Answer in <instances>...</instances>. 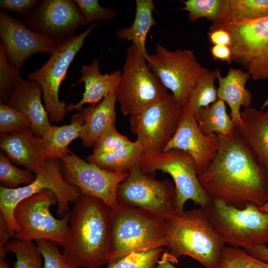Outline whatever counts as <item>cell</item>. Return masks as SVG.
<instances>
[{
  "mask_svg": "<svg viewBox=\"0 0 268 268\" xmlns=\"http://www.w3.org/2000/svg\"><path fill=\"white\" fill-rule=\"evenodd\" d=\"M218 81V99L226 102L231 110L230 117L235 127L241 124V106L245 109L250 107L253 97L246 84L251 76L241 68L230 67L225 76H222L219 69L214 70Z\"/></svg>",
  "mask_w": 268,
  "mask_h": 268,
  "instance_id": "7402d4cb",
  "label": "cell"
},
{
  "mask_svg": "<svg viewBox=\"0 0 268 268\" xmlns=\"http://www.w3.org/2000/svg\"><path fill=\"white\" fill-rule=\"evenodd\" d=\"M163 247L131 253L108 264L107 268H154L161 258Z\"/></svg>",
  "mask_w": 268,
  "mask_h": 268,
  "instance_id": "d6a6232c",
  "label": "cell"
},
{
  "mask_svg": "<svg viewBox=\"0 0 268 268\" xmlns=\"http://www.w3.org/2000/svg\"><path fill=\"white\" fill-rule=\"evenodd\" d=\"M99 61L95 60L90 65H83L80 69L81 76L75 83H84L82 98L78 103L67 106V111H80L84 104L95 106L110 93L116 92L122 72L116 70L111 73L102 74L99 70Z\"/></svg>",
  "mask_w": 268,
  "mask_h": 268,
  "instance_id": "44dd1931",
  "label": "cell"
},
{
  "mask_svg": "<svg viewBox=\"0 0 268 268\" xmlns=\"http://www.w3.org/2000/svg\"><path fill=\"white\" fill-rule=\"evenodd\" d=\"M31 128L27 118L8 104L0 102V133L12 134Z\"/></svg>",
  "mask_w": 268,
  "mask_h": 268,
  "instance_id": "74e56055",
  "label": "cell"
},
{
  "mask_svg": "<svg viewBox=\"0 0 268 268\" xmlns=\"http://www.w3.org/2000/svg\"><path fill=\"white\" fill-rule=\"evenodd\" d=\"M61 171L68 184L82 195L96 198L112 210L118 205L117 191L129 174L110 172L85 161L70 150L61 159Z\"/></svg>",
  "mask_w": 268,
  "mask_h": 268,
  "instance_id": "9a60e30c",
  "label": "cell"
},
{
  "mask_svg": "<svg viewBox=\"0 0 268 268\" xmlns=\"http://www.w3.org/2000/svg\"><path fill=\"white\" fill-rule=\"evenodd\" d=\"M33 172L27 169L22 170L13 165L3 153L0 154V181L3 187L17 188L20 185H28L35 179Z\"/></svg>",
  "mask_w": 268,
  "mask_h": 268,
  "instance_id": "836d02e7",
  "label": "cell"
},
{
  "mask_svg": "<svg viewBox=\"0 0 268 268\" xmlns=\"http://www.w3.org/2000/svg\"><path fill=\"white\" fill-rule=\"evenodd\" d=\"M9 252L16 257L13 268H44L43 257L33 241L18 239L9 241L0 250V257L4 258Z\"/></svg>",
  "mask_w": 268,
  "mask_h": 268,
  "instance_id": "4dcf8cb0",
  "label": "cell"
},
{
  "mask_svg": "<svg viewBox=\"0 0 268 268\" xmlns=\"http://www.w3.org/2000/svg\"><path fill=\"white\" fill-rule=\"evenodd\" d=\"M154 50L146 59L149 69L184 107L198 80L209 70L198 62L192 50L172 51L158 43Z\"/></svg>",
  "mask_w": 268,
  "mask_h": 268,
  "instance_id": "7c38bea8",
  "label": "cell"
},
{
  "mask_svg": "<svg viewBox=\"0 0 268 268\" xmlns=\"http://www.w3.org/2000/svg\"><path fill=\"white\" fill-rule=\"evenodd\" d=\"M210 52L213 59L219 60L230 64L232 62V54L230 47L224 45H212Z\"/></svg>",
  "mask_w": 268,
  "mask_h": 268,
  "instance_id": "7bdbcfd3",
  "label": "cell"
},
{
  "mask_svg": "<svg viewBox=\"0 0 268 268\" xmlns=\"http://www.w3.org/2000/svg\"><path fill=\"white\" fill-rule=\"evenodd\" d=\"M23 22L33 31L60 42L74 36L77 28L89 24L71 0H40Z\"/></svg>",
  "mask_w": 268,
  "mask_h": 268,
  "instance_id": "e0dca14e",
  "label": "cell"
},
{
  "mask_svg": "<svg viewBox=\"0 0 268 268\" xmlns=\"http://www.w3.org/2000/svg\"><path fill=\"white\" fill-rule=\"evenodd\" d=\"M259 208L262 211L268 213V201Z\"/></svg>",
  "mask_w": 268,
  "mask_h": 268,
  "instance_id": "c3c4849f",
  "label": "cell"
},
{
  "mask_svg": "<svg viewBox=\"0 0 268 268\" xmlns=\"http://www.w3.org/2000/svg\"><path fill=\"white\" fill-rule=\"evenodd\" d=\"M58 159H49L33 173L34 181L25 186L9 189L0 187V211L7 224L11 237H15L20 228L14 216L17 205L23 200L49 190L58 200L57 214L63 217L69 211V203L74 202L81 195L75 187L66 182L62 175Z\"/></svg>",
  "mask_w": 268,
  "mask_h": 268,
  "instance_id": "8992f818",
  "label": "cell"
},
{
  "mask_svg": "<svg viewBox=\"0 0 268 268\" xmlns=\"http://www.w3.org/2000/svg\"><path fill=\"white\" fill-rule=\"evenodd\" d=\"M145 151L136 140L118 151L100 155L90 154L87 161L106 171L119 174H129L139 167Z\"/></svg>",
  "mask_w": 268,
  "mask_h": 268,
  "instance_id": "484cf974",
  "label": "cell"
},
{
  "mask_svg": "<svg viewBox=\"0 0 268 268\" xmlns=\"http://www.w3.org/2000/svg\"><path fill=\"white\" fill-rule=\"evenodd\" d=\"M155 10L152 0H136L135 14L133 24L129 27L119 30L116 33L118 39L132 41L146 60L149 55L146 49L147 36L150 29L156 25L153 17Z\"/></svg>",
  "mask_w": 268,
  "mask_h": 268,
  "instance_id": "d4e9b609",
  "label": "cell"
},
{
  "mask_svg": "<svg viewBox=\"0 0 268 268\" xmlns=\"http://www.w3.org/2000/svg\"><path fill=\"white\" fill-rule=\"evenodd\" d=\"M84 122L82 110L74 115L69 125L62 126L52 125L43 137L49 159L60 160L70 150L68 145L80 137L81 129Z\"/></svg>",
  "mask_w": 268,
  "mask_h": 268,
  "instance_id": "4316f807",
  "label": "cell"
},
{
  "mask_svg": "<svg viewBox=\"0 0 268 268\" xmlns=\"http://www.w3.org/2000/svg\"><path fill=\"white\" fill-rule=\"evenodd\" d=\"M40 85L32 80L21 78L7 103L24 115L36 136L44 137L51 127L48 113L42 102Z\"/></svg>",
  "mask_w": 268,
  "mask_h": 268,
  "instance_id": "d6986e66",
  "label": "cell"
},
{
  "mask_svg": "<svg viewBox=\"0 0 268 268\" xmlns=\"http://www.w3.org/2000/svg\"><path fill=\"white\" fill-rule=\"evenodd\" d=\"M0 268H10L4 257H0Z\"/></svg>",
  "mask_w": 268,
  "mask_h": 268,
  "instance_id": "7dc6e473",
  "label": "cell"
},
{
  "mask_svg": "<svg viewBox=\"0 0 268 268\" xmlns=\"http://www.w3.org/2000/svg\"><path fill=\"white\" fill-rule=\"evenodd\" d=\"M44 259V268H77L62 254L59 245L51 241H35Z\"/></svg>",
  "mask_w": 268,
  "mask_h": 268,
  "instance_id": "f35d334b",
  "label": "cell"
},
{
  "mask_svg": "<svg viewBox=\"0 0 268 268\" xmlns=\"http://www.w3.org/2000/svg\"><path fill=\"white\" fill-rule=\"evenodd\" d=\"M219 146V137L215 134H203L194 115L185 105L177 130L163 151L177 149L189 154L196 162L199 176L209 167Z\"/></svg>",
  "mask_w": 268,
  "mask_h": 268,
  "instance_id": "ac0fdd59",
  "label": "cell"
},
{
  "mask_svg": "<svg viewBox=\"0 0 268 268\" xmlns=\"http://www.w3.org/2000/svg\"><path fill=\"white\" fill-rule=\"evenodd\" d=\"M241 123L235 127L260 163L268 170V119L254 108L241 113Z\"/></svg>",
  "mask_w": 268,
  "mask_h": 268,
  "instance_id": "603a6c76",
  "label": "cell"
},
{
  "mask_svg": "<svg viewBox=\"0 0 268 268\" xmlns=\"http://www.w3.org/2000/svg\"><path fill=\"white\" fill-rule=\"evenodd\" d=\"M37 0H0L1 9L16 13L20 17H26L38 6Z\"/></svg>",
  "mask_w": 268,
  "mask_h": 268,
  "instance_id": "60d3db41",
  "label": "cell"
},
{
  "mask_svg": "<svg viewBox=\"0 0 268 268\" xmlns=\"http://www.w3.org/2000/svg\"><path fill=\"white\" fill-rule=\"evenodd\" d=\"M265 116L268 119V110H266L265 112H263Z\"/></svg>",
  "mask_w": 268,
  "mask_h": 268,
  "instance_id": "681fc988",
  "label": "cell"
},
{
  "mask_svg": "<svg viewBox=\"0 0 268 268\" xmlns=\"http://www.w3.org/2000/svg\"><path fill=\"white\" fill-rule=\"evenodd\" d=\"M230 34L232 62L240 64L255 80L268 78V17L255 20L227 18L209 29Z\"/></svg>",
  "mask_w": 268,
  "mask_h": 268,
  "instance_id": "52a82bcc",
  "label": "cell"
},
{
  "mask_svg": "<svg viewBox=\"0 0 268 268\" xmlns=\"http://www.w3.org/2000/svg\"><path fill=\"white\" fill-rule=\"evenodd\" d=\"M182 2L184 6L181 10L188 12V18L191 22L204 18L215 23L229 15L230 0H188Z\"/></svg>",
  "mask_w": 268,
  "mask_h": 268,
  "instance_id": "f1b7e54d",
  "label": "cell"
},
{
  "mask_svg": "<svg viewBox=\"0 0 268 268\" xmlns=\"http://www.w3.org/2000/svg\"><path fill=\"white\" fill-rule=\"evenodd\" d=\"M217 79L214 70L201 77L192 89L186 105L198 121L201 108L206 107L218 100L217 88L214 84Z\"/></svg>",
  "mask_w": 268,
  "mask_h": 268,
  "instance_id": "f546056e",
  "label": "cell"
},
{
  "mask_svg": "<svg viewBox=\"0 0 268 268\" xmlns=\"http://www.w3.org/2000/svg\"><path fill=\"white\" fill-rule=\"evenodd\" d=\"M228 18L255 20L268 17V0H230Z\"/></svg>",
  "mask_w": 268,
  "mask_h": 268,
  "instance_id": "e575fe53",
  "label": "cell"
},
{
  "mask_svg": "<svg viewBox=\"0 0 268 268\" xmlns=\"http://www.w3.org/2000/svg\"><path fill=\"white\" fill-rule=\"evenodd\" d=\"M216 268H268V264L254 258L242 248L225 246Z\"/></svg>",
  "mask_w": 268,
  "mask_h": 268,
  "instance_id": "1f68e13d",
  "label": "cell"
},
{
  "mask_svg": "<svg viewBox=\"0 0 268 268\" xmlns=\"http://www.w3.org/2000/svg\"><path fill=\"white\" fill-rule=\"evenodd\" d=\"M156 268H177L174 266V264L169 260L167 252L162 254L158 261Z\"/></svg>",
  "mask_w": 268,
  "mask_h": 268,
  "instance_id": "bcb514c9",
  "label": "cell"
},
{
  "mask_svg": "<svg viewBox=\"0 0 268 268\" xmlns=\"http://www.w3.org/2000/svg\"><path fill=\"white\" fill-rule=\"evenodd\" d=\"M153 173L139 167L131 172L119 186L118 203L137 208L166 219L175 213V189L169 179L157 180Z\"/></svg>",
  "mask_w": 268,
  "mask_h": 268,
  "instance_id": "4fadbf2b",
  "label": "cell"
},
{
  "mask_svg": "<svg viewBox=\"0 0 268 268\" xmlns=\"http://www.w3.org/2000/svg\"><path fill=\"white\" fill-rule=\"evenodd\" d=\"M124 116H131L157 102L169 93L133 44L127 50L120 81L116 91Z\"/></svg>",
  "mask_w": 268,
  "mask_h": 268,
  "instance_id": "ba28073f",
  "label": "cell"
},
{
  "mask_svg": "<svg viewBox=\"0 0 268 268\" xmlns=\"http://www.w3.org/2000/svg\"><path fill=\"white\" fill-rule=\"evenodd\" d=\"M133 142L121 134L114 124L109 127L96 140L93 146L92 154L100 155L115 152L130 146Z\"/></svg>",
  "mask_w": 268,
  "mask_h": 268,
  "instance_id": "d590c367",
  "label": "cell"
},
{
  "mask_svg": "<svg viewBox=\"0 0 268 268\" xmlns=\"http://www.w3.org/2000/svg\"><path fill=\"white\" fill-rule=\"evenodd\" d=\"M0 147L9 159L32 172L49 160L44 138L36 136L31 128L0 134Z\"/></svg>",
  "mask_w": 268,
  "mask_h": 268,
  "instance_id": "ffe728a7",
  "label": "cell"
},
{
  "mask_svg": "<svg viewBox=\"0 0 268 268\" xmlns=\"http://www.w3.org/2000/svg\"><path fill=\"white\" fill-rule=\"evenodd\" d=\"M112 210L108 264L133 252L167 246L165 219L119 203Z\"/></svg>",
  "mask_w": 268,
  "mask_h": 268,
  "instance_id": "277c9868",
  "label": "cell"
},
{
  "mask_svg": "<svg viewBox=\"0 0 268 268\" xmlns=\"http://www.w3.org/2000/svg\"><path fill=\"white\" fill-rule=\"evenodd\" d=\"M170 261L188 256L205 268H216L225 243L203 210L195 208L174 213L165 220Z\"/></svg>",
  "mask_w": 268,
  "mask_h": 268,
  "instance_id": "3957f363",
  "label": "cell"
},
{
  "mask_svg": "<svg viewBox=\"0 0 268 268\" xmlns=\"http://www.w3.org/2000/svg\"><path fill=\"white\" fill-rule=\"evenodd\" d=\"M139 167L144 172L161 171L172 177L175 183L173 204L176 213L184 212V205L189 200L202 207L211 200L200 183L195 160L182 150L145 152Z\"/></svg>",
  "mask_w": 268,
  "mask_h": 268,
  "instance_id": "9c48e42d",
  "label": "cell"
},
{
  "mask_svg": "<svg viewBox=\"0 0 268 268\" xmlns=\"http://www.w3.org/2000/svg\"><path fill=\"white\" fill-rule=\"evenodd\" d=\"M183 106L169 94L161 100L130 116L131 130L145 152L163 151L173 138Z\"/></svg>",
  "mask_w": 268,
  "mask_h": 268,
  "instance_id": "5bb4252c",
  "label": "cell"
},
{
  "mask_svg": "<svg viewBox=\"0 0 268 268\" xmlns=\"http://www.w3.org/2000/svg\"><path fill=\"white\" fill-rule=\"evenodd\" d=\"M113 210L100 200L81 194L70 211L63 254L77 268L109 263Z\"/></svg>",
  "mask_w": 268,
  "mask_h": 268,
  "instance_id": "7a4b0ae2",
  "label": "cell"
},
{
  "mask_svg": "<svg viewBox=\"0 0 268 268\" xmlns=\"http://www.w3.org/2000/svg\"><path fill=\"white\" fill-rule=\"evenodd\" d=\"M11 237L5 221L0 213V250L5 246Z\"/></svg>",
  "mask_w": 268,
  "mask_h": 268,
  "instance_id": "f6af8a7d",
  "label": "cell"
},
{
  "mask_svg": "<svg viewBox=\"0 0 268 268\" xmlns=\"http://www.w3.org/2000/svg\"><path fill=\"white\" fill-rule=\"evenodd\" d=\"M207 35L210 42L213 45H224L229 47L231 45L230 35L224 29H209Z\"/></svg>",
  "mask_w": 268,
  "mask_h": 268,
  "instance_id": "b9f144b4",
  "label": "cell"
},
{
  "mask_svg": "<svg viewBox=\"0 0 268 268\" xmlns=\"http://www.w3.org/2000/svg\"><path fill=\"white\" fill-rule=\"evenodd\" d=\"M201 208L225 244L246 250L268 243V213L259 207L248 204L240 209L210 200Z\"/></svg>",
  "mask_w": 268,
  "mask_h": 268,
  "instance_id": "5b68a950",
  "label": "cell"
},
{
  "mask_svg": "<svg viewBox=\"0 0 268 268\" xmlns=\"http://www.w3.org/2000/svg\"><path fill=\"white\" fill-rule=\"evenodd\" d=\"M0 37L8 61L19 72L29 57L37 53L51 55L63 42L33 31L3 11L0 13Z\"/></svg>",
  "mask_w": 268,
  "mask_h": 268,
  "instance_id": "2e32d148",
  "label": "cell"
},
{
  "mask_svg": "<svg viewBox=\"0 0 268 268\" xmlns=\"http://www.w3.org/2000/svg\"><path fill=\"white\" fill-rule=\"evenodd\" d=\"M219 138L214 159L198 176L201 187L211 200L238 208L264 205L268 201V170L235 128L229 135Z\"/></svg>",
  "mask_w": 268,
  "mask_h": 268,
  "instance_id": "6da1fadb",
  "label": "cell"
},
{
  "mask_svg": "<svg viewBox=\"0 0 268 268\" xmlns=\"http://www.w3.org/2000/svg\"><path fill=\"white\" fill-rule=\"evenodd\" d=\"M198 124L203 134H215L219 137L227 136L235 128L230 116L227 113L225 102L219 99L200 109Z\"/></svg>",
  "mask_w": 268,
  "mask_h": 268,
  "instance_id": "83f0119b",
  "label": "cell"
},
{
  "mask_svg": "<svg viewBox=\"0 0 268 268\" xmlns=\"http://www.w3.org/2000/svg\"><path fill=\"white\" fill-rule=\"evenodd\" d=\"M84 18L89 24L103 20L114 19L116 12L113 9L102 7L97 0H74Z\"/></svg>",
  "mask_w": 268,
  "mask_h": 268,
  "instance_id": "ab89813d",
  "label": "cell"
},
{
  "mask_svg": "<svg viewBox=\"0 0 268 268\" xmlns=\"http://www.w3.org/2000/svg\"><path fill=\"white\" fill-rule=\"evenodd\" d=\"M57 203L56 195L49 190L21 201L14 211V218L20 228L15 236L16 239L46 240L64 247L68 238L70 211L62 218H55L50 208Z\"/></svg>",
  "mask_w": 268,
  "mask_h": 268,
  "instance_id": "30bf717a",
  "label": "cell"
},
{
  "mask_svg": "<svg viewBox=\"0 0 268 268\" xmlns=\"http://www.w3.org/2000/svg\"><path fill=\"white\" fill-rule=\"evenodd\" d=\"M98 23H93L82 33L64 40L41 67L27 75L29 80L40 85L51 122L59 123L65 118L67 106L59 99L60 85L85 39Z\"/></svg>",
  "mask_w": 268,
  "mask_h": 268,
  "instance_id": "8fae6325",
  "label": "cell"
},
{
  "mask_svg": "<svg viewBox=\"0 0 268 268\" xmlns=\"http://www.w3.org/2000/svg\"><path fill=\"white\" fill-rule=\"evenodd\" d=\"M245 250L254 258L268 264V247L266 245L253 247Z\"/></svg>",
  "mask_w": 268,
  "mask_h": 268,
  "instance_id": "ee69618b",
  "label": "cell"
},
{
  "mask_svg": "<svg viewBox=\"0 0 268 268\" xmlns=\"http://www.w3.org/2000/svg\"><path fill=\"white\" fill-rule=\"evenodd\" d=\"M21 77L11 65L2 46L0 44V101L7 104Z\"/></svg>",
  "mask_w": 268,
  "mask_h": 268,
  "instance_id": "8d00e7d4",
  "label": "cell"
},
{
  "mask_svg": "<svg viewBox=\"0 0 268 268\" xmlns=\"http://www.w3.org/2000/svg\"><path fill=\"white\" fill-rule=\"evenodd\" d=\"M116 92L106 96L95 106L82 109L84 122L81 129L80 138L84 147H93L99 136L111 125L116 123Z\"/></svg>",
  "mask_w": 268,
  "mask_h": 268,
  "instance_id": "cb8c5ba5",
  "label": "cell"
}]
</instances>
